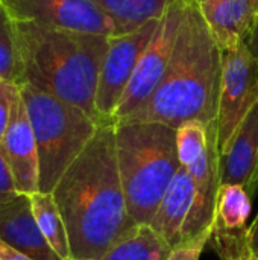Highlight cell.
<instances>
[{
	"label": "cell",
	"mask_w": 258,
	"mask_h": 260,
	"mask_svg": "<svg viewBox=\"0 0 258 260\" xmlns=\"http://www.w3.org/2000/svg\"><path fill=\"white\" fill-rule=\"evenodd\" d=\"M52 195L67 227L71 259L100 260L135 225L120 180L113 122L97 126Z\"/></svg>",
	"instance_id": "cell-1"
},
{
	"label": "cell",
	"mask_w": 258,
	"mask_h": 260,
	"mask_svg": "<svg viewBox=\"0 0 258 260\" xmlns=\"http://www.w3.org/2000/svg\"><path fill=\"white\" fill-rule=\"evenodd\" d=\"M222 49L199 5L186 3L166 73L152 96L122 122H157L178 128L186 122H217ZM119 123V122H117Z\"/></svg>",
	"instance_id": "cell-2"
},
{
	"label": "cell",
	"mask_w": 258,
	"mask_h": 260,
	"mask_svg": "<svg viewBox=\"0 0 258 260\" xmlns=\"http://www.w3.org/2000/svg\"><path fill=\"white\" fill-rule=\"evenodd\" d=\"M14 30L18 85L27 84L53 94L103 123L96 111V93L111 37L15 20Z\"/></svg>",
	"instance_id": "cell-3"
},
{
	"label": "cell",
	"mask_w": 258,
	"mask_h": 260,
	"mask_svg": "<svg viewBox=\"0 0 258 260\" xmlns=\"http://www.w3.org/2000/svg\"><path fill=\"white\" fill-rule=\"evenodd\" d=\"M116 152L126 206L135 224H151L181 168L176 128L157 122H119Z\"/></svg>",
	"instance_id": "cell-4"
},
{
	"label": "cell",
	"mask_w": 258,
	"mask_h": 260,
	"mask_svg": "<svg viewBox=\"0 0 258 260\" xmlns=\"http://www.w3.org/2000/svg\"><path fill=\"white\" fill-rule=\"evenodd\" d=\"M18 87L36 140L40 192L52 193L100 123L53 94L27 84Z\"/></svg>",
	"instance_id": "cell-5"
},
{
	"label": "cell",
	"mask_w": 258,
	"mask_h": 260,
	"mask_svg": "<svg viewBox=\"0 0 258 260\" xmlns=\"http://www.w3.org/2000/svg\"><path fill=\"white\" fill-rule=\"evenodd\" d=\"M186 0H172L158 21V26L138 58L132 78L113 116V123L122 122L137 111L155 91L169 66Z\"/></svg>",
	"instance_id": "cell-6"
},
{
	"label": "cell",
	"mask_w": 258,
	"mask_h": 260,
	"mask_svg": "<svg viewBox=\"0 0 258 260\" xmlns=\"http://www.w3.org/2000/svg\"><path fill=\"white\" fill-rule=\"evenodd\" d=\"M214 219L216 212L202 201L193 178L181 166L149 225L173 250L213 229Z\"/></svg>",
	"instance_id": "cell-7"
},
{
	"label": "cell",
	"mask_w": 258,
	"mask_h": 260,
	"mask_svg": "<svg viewBox=\"0 0 258 260\" xmlns=\"http://www.w3.org/2000/svg\"><path fill=\"white\" fill-rule=\"evenodd\" d=\"M258 102V61L246 44L222 50V82L217 114L219 149L227 152L236 131Z\"/></svg>",
	"instance_id": "cell-8"
},
{
	"label": "cell",
	"mask_w": 258,
	"mask_h": 260,
	"mask_svg": "<svg viewBox=\"0 0 258 260\" xmlns=\"http://www.w3.org/2000/svg\"><path fill=\"white\" fill-rule=\"evenodd\" d=\"M158 21H149L134 32L109 38V46L100 66L96 93V111L102 122H113V116L132 78L138 58L151 41Z\"/></svg>",
	"instance_id": "cell-9"
},
{
	"label": "cell",
	"mask_w": 258,
	"mask_h": 260,
	"mask_svg": "<svg viewBox=\"0 0 258 260\" xmlns=\"http://www.w3.org/2000/svg\"><path fill=\"white\" fill-rule=\"evenodd\" d=\"M11 18L55 29L114 37V21L94 0H5Z\"/></svg>",
	"instance_id": "cell-10"
},
{
	"label": "cell",
	"mask_w": 258,
	"mask_h": 260,
	"mask_svg": "<svg viewBox=\"0 0 258 260\" xmlns=\"http://www.w3.org/2000/svg\"><path fill=\"white\" fill-rule=\"evenodd\" d=\"M0 152L9 165L17 190L24 195L40 192V163L33 129L21 94L14 102Z\"/></svg>",
	"instance_id": "cell-11"
},
{
	"label": "cell",
	"mask_w": 258,
	"mask_h": 260,
	"mask_svg": "<svg viewBox=\"0 0 258 260\" xmlns=\"http://www.w3.org/2000/svg\"><path fill=\"white\" fill-rule=\"evenodd\" d=\"M220 184L243 186L251 197L258 189V102L220 154Z\"/></svg>",
	"instance_id": "cell-12"
},
{
	"label": "cell",
	"mask_w": 258,
	"mask_h": 260,
	"mask_svg": "<svg viewBox=\"0 0 258 260\" xmlns=\"http://www.w3.org/2000/svg\"><path fill=\"white\" fill-rule=\"evenodd\" d=\"M0 239L33 260H62L49 245L32 212L30 197L18 193L0 206Z\"/></svg>",
	"instance_id": "cell-13"
},
{
	"label": "cell",
	"mask_w": 258,
	"mask_h": 260,
	"mask_svg": "<svg viewBox=\"0 0 258 260\" xmlns=\"http://www.w3.org/2000/svg\"><path fill=\"white\" fill-rule=\"evenodd\" d=\"M199 9L222 50L246 44L258 23V0H204Z\"/></svg>",
	"instance_id": "cell-14"
},
{
	"label": "cell",
	"mask_w": 258,
	"mask_h": 260,
	"mask_svg": "<svg viewBox=\"0 0 258 260\" xmlns=\"http://www.w3.org/2000/svg\"><path fill=\"white\" fill-rule=\"evenodd\" d=\"M170 253L169 244L149 224H135L100 260H167Z\"/></svg>",
	"instance_id": "cell-15"
},
{
	"label": "cell",
	"mask_w": 258,
	"mask_h": 260,
	"mask_svg": "<svg viewBox=\"0 0 258 260\" xmlns=\"http://www.w3.org/2000/svg\"><path fill=\"white\" fill-rule=\"evenodd\" d=\"M172 0H94L114 21L117 35L129 34L149 21L160 20Z\"/></svg>",
	"instance_id": "cell-16"
},
{
	"label": "cell",
	"mask_w": 258,
	"mask_h": 260,
	"mask_svg": "<svg viewBox=\"0 0 258 260\" xmlns=\"http://www.w3.org/2000/svg\"><path fill=\"white\" fill-rule=\"evenodd\" d=\"M30 197L32 212L36 224L44 235L49 245L62 260H71V250L68 242V233L59 207L52 193L35 192Z\"/></svg>",
	"instance_id": "cell-17"
},
{
	"label": "cell",
	"mask_w": 258,
	"mask_h": 260,
	"mask_svg": "<svg viewBox=\"0 0 258 260\" xmlns=\"http://www.w3.org/2000/svg\"><path fill=\"white\" fill-rule=\"evenodd\" d=\"M252 210V197L239 184H220L216 201L214 227L239 232L248 229V219Z\"/></svg>",
	"instance_id": "cell-18"
},
{
	"label": "cell",
	"mask_w": 258,
	"mask_h": 260,
	"mask_svg": "<svg viewBox=\"0 0 258 260\" xmlns=\"http://www.w3.org/2000/svg\"><path fill=\"white\" fill-rule=\"evenodd\" d=\"M0 81L18 85V52L11 18L5 3L0 0Z\"/></svg>",
	"instance_id": "cell-19"
},
{
	"label": "cell",
	"mask_w": 258,
	"mask_h": 260,
	"mask_svg": "<svg viewBox=\"0 0 258 260\" xmlns=\"http://www.w3.org/2000/svg\"><path fill=\"white\" fill-rule=\"evenodd\" d=\"M211 241L220 260H258L248 229L228 232L214 227Z\"/></svg>",
	"instance_id": "cell-20"
},
{
	"label": "cell",
	"mask_w": 258,
	"mask_h": 260,
	"mask_svg": "<svg viewBox=\"0 0 258 260\" xmlns=\"http://www.w3.org/2000/svg\"><path fill=\"white\" fill-rule=\"evenodd\" d=\"M20 94V87L14 82L0 81V143L11 120L12 107Z\"/></svg>",
	"instance_id": "cell-21"
},
{
	"label": "cell",
	"mask_w": 258,
	"mask_h": 260,
	"mask_svg": "<svg viewBox=\"0 0 258 260\" xmlns=\"http://www.w3.org/2000/svg\"><path fill=\"white\" fill-rule=\"evenodd\" d=\"M213 232H214V227L213 229H208L207 232H204L195 241L187 242V244H184L181 247L173 248L167 260H199L201 256H202V253H204V248L211 241Z\"/></svg>",
	"instance_id": "cell-22"
},
{
	"label": "cell",
	"mask_w": 258,
	"mask_h": 260,
	"mask_svg": "<svg viewBox=\"0 0 258 260\" xmlns=\"http://www.w3.org/2000/svg\"><path fill=\"white\" fill-rule=\"evenodd\" d=\"M20 192L17 190L15 180L9 165L0 152V206L14 200Z\"/></svg>",
	"instance_id": "cell-23"
},
{
	"label": "cell",
	"mask_w": 258,
	"mask_h": 260,
	"mask_svg": "<svg viewBox=\"0 0 258 260\" xmlns=\"http://www.w3.org/2000/svg\"><path fill=\"white\" fill-rule=\"evenodd\" d=\"M0 260H33L0 239Z\"/></svg>",
	"instance_id": "cell-24"
},
{
	"label": "cell",
	"mask_w": 258,
	"mask_h": 260,
	"mask_svg": "<svg viewBox=\"0 0 258 260\" xmlns=\"http://www.w3.org/2000/svg\"><path fill=\"white\" fill-rule=\"evenodd\" d=\"M246 47L249 49V52L255 56V59L258 61V23L255 29L252 30V34L249 35L248 41H246Z\"/></svg>",
	"instance_id": "cell-25"
},
{
	"label": "cell",
	"mask_w": 258,
	"mask_h": 260,
	"mask_svg": "<svg viewBox=\"0 0 258 260\" xmlns=\"http://www.w3.org/2000/svg\"><path fill=\"white\" fill-rule=\"evenodd\" d=\"M248 232H249V238H251L252 247H254L255 253L258 254V213L257 216H255V219L252 221V224L248 227Z\"/></svg>",
	"instance_id": "cell-26"
},
{
	"label": "cell",
	"mask_w": 258,
	"mask_h": 260,
	"mask_svg": "<svg viewBox=\"0 0 258 260\" xmlns=\"http://www.w3.org/2000/svg\"><path fill=\"white\" fill-rule=\"evenodd\" d=\"M204 0H186V3H198V5H201Z\"/></svg>",
	"instance_id": "cell-27"
},
{
	"label": "cell",
	"mask_w": 258,
	"mask_h": 260,
	"mask_svg": "<svg viewBox=\"0 0 258 260\" xmlns=\"http://www.w3.org/2000/svg\"><path fill=\"white\" fill-rule=\"evenodd\" d=\"M71 260H91V259H71Z\"/></svg>",
	"instance_id": "cell-28"
},
{
	"label": "cell",
	"mask_w": 258,
	"mask_h": 260,
	"mask_svg": "<svg viewBox=\"0 0 258 260\" xmlns=\"http://www.w3.org/2000/svg\"><path fill=\"white\" fill-rule=\"evenodd\" d=\"M2 2H5V0H2Z\"/></svg>",
	"instance_id": "cell-29"
}]
</instances>
